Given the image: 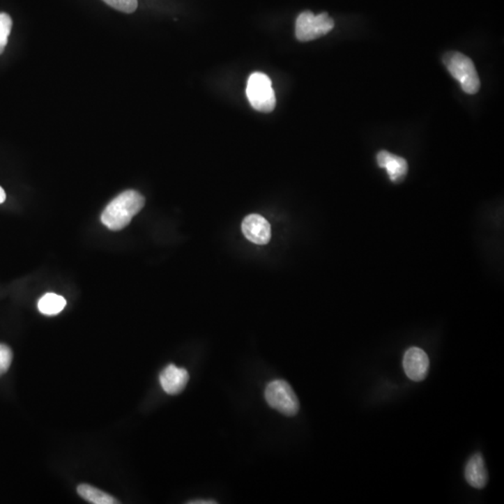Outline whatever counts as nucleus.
<instances>
[{"label":"nucleus","instance_id":"obj_1","mask_svg":"<svg viewBox=\"0 0 504 504\" xmlns=\"http://www.w3.org/2000/svg\"><path fill=\"white\" fill-rule=\"evenodd\" d=\"M145 205V198L136 191H125L107 205L101 215V222L112 231L128 227L132 219Z\"/></svg>","mask_w":504,"mask_h":504},{"label":"nucleus","instance_id":"obj_2","mask_svg":"<svg viewBox=\"0 0 504 504\" xmlns=\"http://www.w3.org/2000/svg\"><path fill=\"white\" fill-rule=\"evenodd\" d=\"M443 62L453 78L468 95H475L480 89V79L475 64L469 57L459 52H446Z\"/></svg>","mask_w":504,"mask_h":504},{"label":"nucleus","instance_id":"obj_3","mask_svg":"<svg viewBox=\"0 0 504 504\" xmlns=\"http://www.w3.org/2000/svg\"><path fill=\"white\" fill-rule=\"evenodd\" d=\"M247 98L253 109L268 114L275 107V95L272 82L266 74L255 72L250 76L247 85Z\"/></svg>","mask_w":504,"mask_h":504},{"label":"nucleus","instance_id":"obj_4","mask_svg":"<svg viewBox=\"0 0 504 504\" xmlns=\"http://www.w3.org/2000/svg\"><path fill=\"white\" fill-rule=\"evenodd\" d=\"M266 400L272 408L282 414L293 417L299 412L298 398L293 388L285 380H274L267 385Z\"/></svg>","mask_w":504,"mask_h":504},{"label":"nucleus","instance_id":"obj_5","mask_svg":"<svg viewBox=\"0 0 504 504\" xmlns=\"http://www.w3.org/2000/svg\"><path fill=\"white\" fill-rule=\"evenodd\" d=\"M335 26V22L326 13L315 15L307 10L298 16L296 24V38L300 41L316 40L328 34Z\"/></svg>","mask_w":504,"mask_h":504},{"label":"nucleus","instance_id":"obj_6","mask_svg":"<svg viewBox=\"0 0 504 504\" xmlns=\"http://www.w3.org/2000/svg\"><path fill=\"white\" fill-rule=\"evenodd\" d=\"M403 365L406 376L413 381L420 382L426 379L429 367V360L426 352L417 346L407 349L404 353Z\"/></svg>","mask_w":504,"mask_h":504},{"label":"nucleus","instance_id":"obj_7","mask_svg":"<svg viewBox=\"0 0 504 504\" xmlns=\"http://www.w3.org/2000/svg\"><path fill=\"white\" fill-rule=\"evenodd\" d=\"M242 232L245 238L252 243L266 245L271 239V227L261 215L252 214L242 222Z\"/></svg>","mask_w":504,"mask_h":504},{"label":"nucleus","instance_id":"obj_8","mask_svg":"<svg viewBox=\"0 0 504 504\" xmlns=\"http://www.w3.org/2000/svg\"><path fill=\"white\" fill-rule=\"evenodd\" d=\"M189 381V374L186 369L174 365H168L160 374V383L162 390L169 395H180Z\"/></svg>","mask_w":504,"mask_h":504},{"label":"nucleus","instance_id":"obj_9","mask_svg":"<svg viewBox=\"0 0 504 504\" xmlns=\"http://www.w3.org/2000/svg\"><path fill=\"white\" fill-rule=\"evenodd\" d=\"M376 162L379 167L385 169L388 178L392 183H400L408 172V164L406 160L387 151H381L377 153Z\"/></svg>","mask_w":504,"mask_h":504},{"label":"nucleus","instance_id":"obj_10","mask_svg":"<svg viewBox=\"0 0 504 504\" xmlns=\"http://www.w3.org/2000/svg\"><path fill=\"white\" fill-rule=\"evenodd\" d=\"M465 478L468 484L475 489H482L487 486L489 481V475L483 456L480 453H476L468 461L465 468Z\"/></svg>","mask_w":504,"mask_h":504},{"label":"nucleus","instance_id":"obj_11","mask_svg":"<svg viewBox=\"0 0 504 504\" xmlns=\"http://www.w3.org/2000/svg\"><path fill=\"white\" fill-rule=\"evenodd\" d=\"M78 493L85 501L93 504H117L119 501L112 495L102 490L91 487L89 484H81L78 487Z\"/></svg>","mask_w":504,"mask_h":504},{"label":"nucleus","instance_id":"obj_12","mask_svg":"<svg viewBox=\"0 0 504 504\" xmlns=\"http://www.w3.org/2000/svg\"><path fill=\"white\" fill-rule=\"evenodd\" d=\"M66 305L67 301L64 297L55 293H47L38 301V307L44 315L54 316L64 310Z\"/></svg>","mask_w":504,"mask_h":504},{"label":"nucleus","instance_id":"obj_13","mask_svg":"<svg viewBox=\"0 0 504 504\" xmlns=\"http://www.w3.org/2000/svg\"><path fill=\"white\" fill-rule=\"evenodd\" d=\"M13 20L7 13H0V54L4 52L12 31Z\"/></svg>","mask_w":504,"mask_h":504},{"label":"nucleus","instance_id":"obj_14","mask_svg":"<svg viewBox=\"0 0 504 504\" xmlns=\"http://www.w3.org/2000/svg\"><path fill=\"white\" fill-rule=\"evenodd\" d=\"M103 1L114 9L125 13H134L137 8V0H103Z\"/></svg>","mask_w":504,"mask_h":504},{"label":"nucleus","instance_id":"obj_15","mask_svg":"<svg viewBox=\"0 0 504 504\" xmlns=\"http://www.w3.org/2000/svg\"><path fill=\"white\" fill-rule=\"evenodd\" d=\"M13 362V352L9 346L0 344V376L9 370Z\"/></svg>","mask_w":504,"mask_h":504},{"label":"nucleus","instance_id":"obj_16","mask_svg":"<svg viewBox=\"0 0 504 504\" xmlns=\"http://www.w3.org/2000/svg\"><path fill=\"white\" fill-rule=\"evenodd\" d=\"M188 503L191 504H211V503H217L215 501H208V500H197V501H189Z\"/></svg>","mask_w":504,"mask_h":504},{"label":"nucleus","instance_id":"obj_17","mask_svg":"<svg viewBox=\"0 0 504 504\" xmlns=\"http://www.w3.org/2000/svg\"><path fill=\"white\" fill-rule=\"evenodd\" d=\"M5 200H6V194H5L4 190L0 187V204L3 203Z\"/></svg>","mask_w":504,"mask_h":504}]
</instances>
